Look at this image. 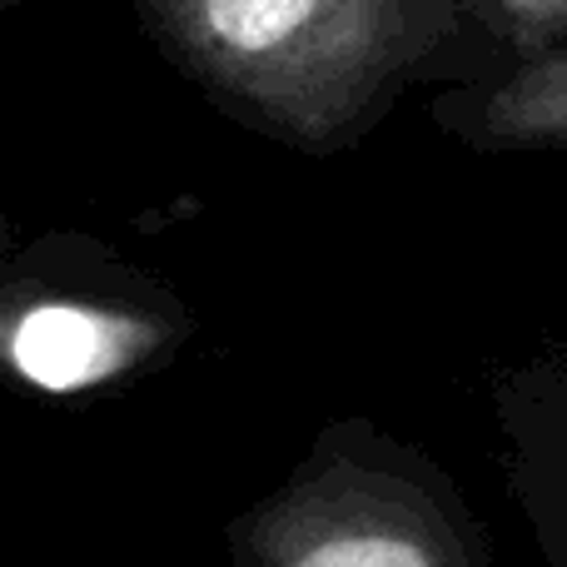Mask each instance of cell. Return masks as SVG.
<instances>
[{"label": "cell", "mask_w": 567, "mask_h": 567, "mask_svg": "<svg viewBox=\"0 0 567 567\" xmlns=\"http://www.w3.org/2000/svg\"><path fill=\"white\" fill-rule=\"evenodd\" d=\"M10 255H16V235H10V219L0 215V265H6Z\"/></svg>", "instance_id": "cell-6"}, {"label": "cell", "mask_w": 567, "mask_h": 567, "mask_svg": "<svg viewBox=\"0 0 567 567\" xmlns=\"http://www.w3.org/2000/svg\"><path fill=\"white\" fill-rule=\"evenodd\" d=\"M488 6L528 55H543L553 50V40L567 35V0H488Z\"/></svg>", "instance_id": "cell-5"}, {"label": "cell", "mask_w": 567, "mask_h": 567, "mask_svg": "<svg viewBox=\"0 0 567 567\" xmlns=\"http://www.w3.org/2000/svg\"><path fill=\"white\" fill-rule=\"evenodd\" d=\"M473 135L488 145H567V40L483 95Z\"/></svg>", "instance_id": "cell-4"}, {"label": "cell", "mask_w": 567, "mask_h": 567, "mask_svg": "<svg viewBox=\"0 0 567 567\" xmlns=\"http://www.w3.org/2000/svg\"><path fill=\"white\" fill-rule=\"evenodd\" d=\"M140 20L225 110L339 150L449 35L453 0H140Z\"/></svg>", "instance_id": "cell-1"}, {"label": "cell", "mask_w": 567, "mask_h": 567, "mask_svg": "<svg viewBox=\"0 0 567 567\" xmlns=\"http://www.w3.org/2000/svg\"><path fill=\"white\" fill-rule=\"evenodd\" d=\"M373 443L353 429L319 439L229 523L239 567H473L439 493Z\"/></svg>", "instance_id": "cell-3"}, {"label": "cell", "mask_w": 567, "mask_h": 567, "mask_svg": "<svg viewBox=\"0 0 567 567\" xmlns=\"http://www.w3.org/2000/svg\"><path fill=\"white\" fill-rule=\"evenodd\" d=\"M189 333L185 303L95 239H45L0 265V373L50 399L135 379Z\"/></svg>", "instance_id": "cell-2"}]
</instances>
